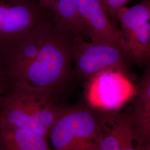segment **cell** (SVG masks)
<instances>
[{"label": "cell", "instance_id": "cell-1", "mask_svg": "<svg viewBox=\"0 0 150 150\" xmlns=\"http://www.w3.org/2000/svg\"><path fill=\"white\" fill-rule=\"evenodd\" d=\"M71 36L54 26L38 55L6 82V92L28 87L48 91L55 96L71 74Z\"/></svg>", "mask_w": 150, "mask_h": 150}, {"label": "cell", "instance_id": "cell-2", "mask_svg": "<svg viewBox=\"0 0 150 150\" xmlns=\"http://www.w3.org/2000/svg\"><path fill=\"white\" fill-rule=\"evenodd\" d=\"M64 107L48 91L28 87L6 92L0 104V122L25 129L48 139V134Z\"/></svg>", "mask_w": 150, "mask_h": 150}, {"label": "cell", "instance_id": "cell-3", "mask_svg": "<svg viewBox=\"0 0 150 150\" xmlns=\"http://www.w3.org/2000/svg\"><path fill=\"white\" fill-rule=\"evenodd\" d=\"M102 132L98 120L87 107L64 108L50 130L52 150H99Z\"/></svg>", "mask_w": 150, "mask_h": 150}, {"label": "cell", "instance_id": "cell-4", "mask_svg": "<svg viewBox=\"0 0 150 150\" xmlns=\"http://www.w3.org/2000/svg\"><path fill=\"white\" fill-rule=\"evenodd\" d=\"M71 50L76 76L90 79L106 70H130V61L121 46L101 42H86L80 35L72 40Z\"/></svg>", "mask_w": 150, "mask_h": 150}, {"label": "cell", "instance_id": "cell-5", "mask_svg": "<svg viewBox=\"0 0 150 150\" xmlns=\"http://www.w3.org/2000/svg\"><path fill=\"white\" fill-rule=\"evenodd\" d=\"M121 47L129 61L138 65L149 64L150 58V0H142L119 11Z\"/></svg>", "mask_w": 150, "mask_h": 150}, {"label": "cell", "instance_id": "cell-6", "mask_svg": "<svg viewBox=\"0 0 150 150\" xmlns=\"http://www.w3.org/2000/svg\"><path fill=\"white\" fill-rule=\"evenodd\" d=\"M136 88L119 70H106L90 79L87 99L90 106L102 111H115L134 96Z\"/></svg>", "mask_w": 150, "mask_h": 150}, {"label": "cell", "instance_id": "cell-7", "mask_svg": "<svg viewBox=\"0 0 150 150\" xmlns=\"http://www.w3.org/2000/svg\"><path fill=\"white\" fill-rule=\"evenodd\" d=\"M38 0H0V47L30 30L46 17Z\"/></svg>", "mask_w": 150, "mask_h": 150}, {"label": "cell", "instance_id": "cell-8", "mask_svg": "<svg viewBox=\"0 0 150 150\" xmlns=\"http://www.w3.org/2000/svg\"><path fill=\"white\" fill-rule=\"evenodd\" d=\"M79 8L85 33L91 41L121 46L120 30L113 24L102 0H79Z\"/></svg>", "mask_w": 150, "mask_h": 150}, {"label": "cell", "instance_id": "cell-9", "mask_svg": "<svg viewBox=\"0 0 150 150\" xmlns=\"http://www.w3.org/2000/svg\"><path fill=\"white\" fill-rule=\"evenodd\" d=\"M131 116L134 129L144 146H150V67L145 71L136 88Z\"/></svg>", "mask_w": 150, "mask_h": 150}, {"label": "cell", "instance_id": "cell-10", "mask_svg": "<svg viewBox=\"0 0 150 150\" xmlns=\"http://www.w3.org/2000/svg\"><path fill=\"white\" fill-rule=\"evenodd\" d=\"M0 150H52L43 136L0 122Z\"/></svg>", "mask_w": 150, "mask_h": 150}, {"label": "cell", "instance_id": "cell-11", "mask_svg": "<svg viewBox=\"0 0 150 150\" xmlns=\"http://www.w3.org/2000/svg\"><path fill=\"white\" fill-rule=\"evenodd\" d=\"M79 5V0H56L50 11L54 26L74 36L85 33Z\"/></svg>", "mask_w": 150, "mask_h": 150}, {"label": "cell", "instance_id": "cell-12", "mask_svg": "<svg viewBox=\"0 0 150 150\" xmlns=\"http://www.w3.org/2000/svg\"><path fill=\"white\" fill-rule=\"evenodd\" d=\"M122 113L102 111L98 120L102 136L99 150H120Z\"/></svg>", "mask_w": 150, "mask_h": 150}, {"label": "cell", "instance_id": "cell-13", "mask_svg": "<svg viewBox=\"0 0 150 150\" xmlns=\"http://www.w3.org/2000/svg\"><path fill=\"white\" fill-rule=\"evenodd\" d=\"M110 18L117 21L118 12L129 0H102Z\"/></svg>", "mask_w": 150, "mask_h": 150}, {"label": "cell", "instance_id": "cell-14", "mask_svg": "<svg viewBox=\"0 0 150 150\" xmlns=\"http://www.w3.org/2000/svg\"><path fill=\"white\" fill-rule=\"evenodd\" d=\"M56 0H38V5L43 10L50 11Z\"/></svg>", "mask_w": 150, "mask_h": 150}, {"label": "cell", "instance_id": "cell-15", "mask_svg": "<svg viewBox=\"0 0 150 150\" xmlns=\"http://www.w3.org/2000/svg\"><path fill=\"white\" fill-rule=\"evenodd\" d=\"M6 93V88L5 84L4 83V81L2 80L1 77L0 76V104L1 101L5 96Z\"/></svg>", "mask_w": 150, "mask_h": 150}]
</instances>
